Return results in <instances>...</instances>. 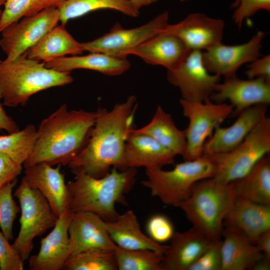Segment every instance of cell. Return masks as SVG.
Here are the masks:
<instances>
[{"instance_id": "cell-42", "label": "cell", "mask_w": 270, "mask_h": 270, "mask_svg": "<svg viewBox=\"0 0 270 270\" xmlns=\"http://www.w3.org/2000/svg\"><path fill=\"white\" fill-rule=\"evenodd\" d=\"M1 97L0 96V100ZM5 130L8 134L15 132L20 130V129L14 120L5 112L0 101V130Z\"/></svg>"}, {"instance_id": "cell-43", "label": "cell", "mask_w": 270, "mask_h": 270, "mask_svg": "<svg viewBox=\"0 0 270 270\" xmlns=\"http://www.w3.org/2000/svg\"><path fill=\"white\" fill-rule=\"evenodd\" d=\"M254 244L264 256L270 258V230L260 234Z\"/></svg>"}, {"instance_id": "cell-16", "label": "cell", "mask_w": 270, "mask_h": 270, "mask_svg": "<svg viewBox=\"0 0 270 270\" xmlns=\"http://www.w3.org/2000/svg\"><path fill=\"white\" fill-rule=\"evenodd\" d=\"M224 26V22L220 19L194 13L177 24H168L162 32L176 36L190 50H202L221 43Z\"/></svg>"}, {"instance_id": "cell-28", "label": "cell", "mask_w": 270, "mask_h": 270, "mask_svg": "<svg viewBox=\"0 0 270 270\" xmlns=\"http://www.w3.org/2000/svg\"><path fill=\"white\" fill-rule=\"evenodd\" d=\"M136 133L148 135L161 146L176 155L182 156L186 149V140L184 130L178 128L172 116L158 106L150 122L138 129Z\"/></svg>"}, {"instance_id": "cell-22", "label": "cell", "mask_w": 270, "mask_h": 270, "mask_svg": "<svg viewBox=\"0 0 270 270\" xmlns=\"http://www.w3.org/2000/svg\"><path fill=\"white\" fill-rule=\"evenodd\" d=\"M190 50L176 36L161 32L130 51L128 55H136L146 63L173 70L181 64Z\"/></svg>"}, {"instance_id": "cell-27", "label": "cell", "mask_w": 270, "mask_h": 270, "mask_svg": "<svg viewBox=\"0 0 270 270\" xmlns=\"http://www.w3.org/2000/svg\"><path fill=\"white\" fill-rule=\"evenodd\" d=\"M83 52L82 43L72 36L65 26L60 24L51 29L26 52L28 58L46 62L67 54H80Z\"/></svg>"}, {"instance_id": "cell-7", "label": "cell", "mask_w": 270, "mask_h": 270, "mask_svg": "<svg viewBox=\"0 0 270 270\" xmlns=\"http://www.w3.org/2000/svg\"><path fill=\"white\" fill-rule=\"evenodd\" d=\"M270 152V118L266 116L235 148L206 156L216 166L214 178L226 184L243 177Z\"/></svg>"}, {"instance_id": "cell-25", "label": "cell", "mask_w": 270, "mask_h": 270, "mask_svg": "<svg viewBox=\"0 0 270 270\" xmlns=\"http://www.w3.org/2000/svg\"><path fill=\"white\" fill-rule=\"evenodd\" d=\"M222 270H252L264 254L240 230L226 227L222 230Z\"/></svg>"}, {"instance_id": "cell-18", "label": "cell", "mask_w": 270, "mask_h": 270, "mask_svg": "<svg viewBox=\"0 0 270 270\" xmlns=\"http://www.w3.org/2000/svg\"><path fill=\"white\" fill-rule=\"evenodd\" d=\"M268 106L263 104L251 106L240 112L230 126H217L204 143L203 154L224 153L235 148L266 116Z\"/></svg>"}, {"instance_id": "cell-8", "label": "cell", "mask_w": 270, "mask_h": 270, "mask_svg": "<svg viewBox=\"0 0 270 270\" xmlns=\"http://www.w3.org/2000/svg\"><path fill=\"white\" fill-rule=\"evenodd\" d=\"M14 196L18 200L21 214L19 233L12 245L24 261L33 249V240L53 228L58 217L40 191L30 186L24 176Z\"/></svg>"}, {"instance_id": "cell-14", "label": "cell", "mask_w": 270, "mask_h": 270, "mask_svg": "<svg viewBox=\"0 0 270 270\" xmlns=\"http://www.w3.org/2000/svg\"><path fill=\"white\" fill-rule=\"evenodd\" d=\"M68 233L70 256L90 250L114 251L117 246L109 234L106 221L92 212H74Z\"/></svg>"}, {"instance_id": "cell-21", "label": "cell", "mask_w": 270, "mask_h": 270, "mask_svg": "<svg viewBox=\"0 0 270 270\" xmlns=\"http://www.w3.org/2000/svg\"><path fill=\"white\" fill-rule=\"evenodd\" d=\"M164 254L162 270H188L213 240L196 228L174 232Z\"/></svg>"}, {"instance_id": "cell-38", "label": "cell", "mask_w": 270, "mask_h": 270, "mask_svg": "<svg viewBox=\"0 0 270 270\" xmlns=\"http://www.w3.org/2000/svg\"><path fill=\"white\" fill-rule=\"evenodd\" d=\"M236 8L232 19L237 26L240 28L244 20L256 13L258 10H270V0H236L232 4Z\"/></svg>"}, {"instance_id": "cell-29", "label": "cell", "mask_w": 270, "mask_h": 270, "mask_svg": "<svg viewBox=\"0 0 270 270\" xmlns=\"http://www.w3.org/2000/svg\"><path fill=\"white\" fill-rule=\"evenodd\" d=\"M236 197L270 205V158H260L243 177L231 182Z\"/></svg>"}, {"instance_id": "cell-46", "label": "cell", "mask_w": 270, "mask_h": 270, "mask_svg": "<svg viewBox=\"0 0 270 270\" xmlns=\"http://www.w3.org/2000/svg\"><path fill=\"white\" fill-rule=\"evenodd\" d=\"M7 0H0V6L4 5Z\"/></svg>"}, {"instance_id": "cell-41", "label": "cell", "mask_w": 270, "mask_h": 270, "mask_svg": "<svg viewBox=\"0 0 270 270\" xmlns=\"http://www.w3.org/2000/svg\"><path fill=\"white\" fill-rule=\"evenodd\" d=\"M245 74L248 79L262 78L270 82V55L252 62Z\"/></svg>"}, {"instance_id": "cell-47", "label": "cell", "mask_w": 270, "mask_h": 270, "mask_svg": "<svg viewBox=\"0 0 270 270\" xmlns=\"http://www.w3.org/2000/svg\"><path fill=\"white\" fill-rule=\"evenodd\" d=\"M2 10L0 9V18L2 15Z\"/></svg>"}, {"instance_id": "cell-23", "label": "cell", "mask_w": 270, "mask_h": 270, "mask_svg": "<svg viewBox=\"0 0 270 270\" xmlns=\"http://www.w3.org/2000/svg\"><path fill=\"white\" fill-rule=\"evenodd\" d=\"M224 225L240 230L254 244L260 234L270 230V205L236 197Z\"/></svg>"}, {"instance_id": "cell-19", "label": "cell", "mask_w": 270, "mask_h": 270, "mask_svg": "<svg viewBox=\"0 0 270 270\" xmlns=\"http://www.w3.org/2000/svg\"><path fill=\"white\" fill-rule=\"evenodd\" d=\"M60 164L54 168L39 163L25 168L24 177L32 188L36 189L46 198L53 212L58 217L70 209V192L60 171Z\"/></svg>"}, {"instance_id": "cell-3", "label": "cell", "mask_w": 270, "mask_h": 270, "mask_svg": "<svg viewBox=\"0 0 270 270\" xmlns=\"http://www.w3.org/2000/svg\"><path fill=\"white\" fill-rule=\"evenodd\" d=\"M137 169L116 167L105 176L95 178L85 173L75 175L66 186L70 195V210L73 212H90L106 222L115 220L119 213L116 204H126V194L134 186Z\"/></svg>"}, {"instance_id": "cell-6", "label": "cell", "mask_w": 270, "mask_h": 270, "mask_svg": "<svg viewBox=\"0 0 270 270\" xmlns=\"http://www.w3.org/2000/svg\"><path fill=\"white\" fill-rule=\"evenodd\" d=\"M146 178L142 184L152 196L166 205L176 206L190 194L196 182L212 178L216 166L210 158L202 154L192 160H184L171 170L146 169Z\"/></svg>"}, {"instance_id": "cell-35", "label": "cell", "mask_w": 270, "mask_h": 270, "mask_svg": "<svg viewBox=\"0 0 270 270\" xmlns=\"http://www.w3.org/2000/svg\"><path fill=\"white\" fill-rule=\"evenodd\" d=\"M17 178L0 188V228L5 238L8 240L14 239L12 228L17 214L20 212L14 200L12 192L17 184Z\"/></svg>"}, {"instance_id": "cell-31", "label": "cell", "mask_w": 270, "mask_h": 270, "mask_svg": "<svg viewBox=\"0 0 270 270\" xmlns=\"http://www.w3.org/2000/svg\"><path fill=\"white\" fill-rule=\"evenodd\" d=\"M118 270H162L164 253L150 249L114 250Z\"/></svg>"}, {"instance_id": "cell-12", "label": "cell", "mask_w": 270, "mask_h": 270, "mask_svg": "<svg viewBox=\"0 0 270 270\" xmlns=\"http://www.w3.org/2000/svg\"><path fill=\"white\" fill-rule=\"evenodd\" d=\"M167 80L179 88L182 98L203 102L214 92L220 76L210 74L204 64L201 50H192L177 68L168 70Z\"/></svg>"}, {"instance_id": "cell-40", "label": "cell", "mask_w": 270, "mask_h": 270, "mask_svg": "<svg viewBox=\"0 0 270 270\" xmlns=\"http://www.w3.org/2000/svg\"><path fill=\"white\" fill-rule=\"evenodd\" d=\"M22 170V164L16 163L7 154L0 152V188L16 178Z\"/></svg>"}, {"instance_id": "cell-2", "label": "cell", "mask_w": 270, "mask_h": 270, "mask_svg": "<svg viewBox=\"0 0 270 270\" xmlns=\"http://www.w3.org/2000/svg\"><path fill=\"white\" fill-rule=\"evenodd\" d=\"M96 112L68 110L64 104L40 122L25 168L39 163L68 164L87 144Z\"/></svg>"}, {"instance_id": "cell-32", "label": "cell", "mask_w": 270, "mask_h": 270, "mask_svg": "<svg viewBox=\"0 0 270 270\" xmlns=\"http://www.w3.org/2000/svg\"><path fill=\"white\" fill-rule=\"evenodd\" d=\"M36 136L34 125L28 124L18 132L0 136V152L22 164L31 154Z\"/></svg>"}, {"instance_id": "cell-26", "label": "cell", "mask_w": 270, "mask_h": 270, "mask_svg": "<svg viewBox=\"0 0 270 270\" xmlns=\"http://www.w3.org/2000/svg\"><path fill=\"white\" fill-rule=\"evenodd\" d=\"M45 65L48 68L60 72L84 68L108 76L120 75L130 66L126 56H116L100 52L59 58L46 62Z\"/></svg>"}, {"instance_id": "cell-48", "label": "cell", "mask_w": 270, "mask_h": 270, "mask_svg": "<svg viewBox=\"0 0 270 270\" xmlns=\"http://www.w3.org/2000/svg\"><path fill=\"white\" fill-rule=\"evenodd\" d=\"M181 1L188 0H180Z\"/></svg>"}, {"instance_id": "cell-5", "label": "cell", "mask_w": 270, "mask_h": 270, "mask_svg": "<svg viewBox=\"0 0 270 270\" xmlns=\"http://www.w3.org/2000/svg\"><path fill=\"white\" fill-rule=\"evenodd\" d=\"M236 198L232 182L222 184L214 177L197 182L180 208L192 226L212 240H220L224 220Z\"/></svg>"}, {"instance_id": "cell-4", "label": "cell", "mask_w": 270, "mask_h": 270, "mask_svg": "<svg viewBox=\"0 0 270 270\" xmlns=\"http://www.w3.org/2000/svg\"><path fill=\"white\" fill-rule=\"evenodd\" d=\"M73 80L70 72L48 68L44 62L28 58L26 52L9 63L0 60V96L7 106H24L36 92Z\"/></svg>"}, {"instance_id": "cell-45", "label": "cell", "mask_w": 270, "mask_h": 270, "mask_svg": "<svg viewBox=\"0 0 270 270\" xmlns=\"http://www.w3.org/2000/svg\"><path fill=\"white\" fill-rule=\"evenodd\" d=\"M134 8L138 12L139 10L143 6L150 5L158 0H130Z\"/></svg>"}, {"instance_id": "cell-10", "label": "cell", "mask_w": 270, "mask_h": 270, "mask_svg": "<svg viewBox=\"0 0 270 270\" xmlns=\"http://www.w3.org/2000/svg\"><path fill=\"white\" fill-rule=\"evenodd\" d=\"M60 21L56 7L46 8L25 16L5 28L2 32L0 46L6 56L3 60L9 63L34 46Z\"/></svg>"}, {"instance_id": "cell-20", "label": "cell", "mask_w": 270, "mask_h": 270, "mask_svg": "<svg viewBox=\"0 0 270 270\" xmlns=\"http://www.w3.org/2000/svg\"><path fill=\"white\" fill-rule=\"evenodd\" d=\"M132 130L126 142L119 170L139 167L162 168L174 162L176 156L174 154L150 136Z\"/></svg>"}, {"instance_id": "cell-36", "label": "cell", "mask_w": 270, "mask_h": 270, "mask_svg": "<svg viewBox=\"0 0 270 270\" xmlns=\"http://www.w3.org/2000/svg\"><path fill=\"white\" fill-rule=\"evenodd\" d=\"M221 240H213L188 270H222Z\"/></svg>"}, {"instance_id": "cell-24", "label": "cell", "mask_w": 270, "mask_h": 270, "mask_svg": "<svg viewBox=\"0 0 270 270\" xmlns=\"http://www.w3.org/2000/svg\"><path fill=\"white\" fill-rule=\"evenodd\" d=\"M106 222L112 240L119 248L150 249L164 254L168 248V245L155 242L142 232L136 216L132 210L120 214L115 220Z\"/></svg>"}, {"instance_id": "cell-39", "label": "cell", "mask_w": 270, "mask_h": 270, "mask_svg": "<svg viewBox=\"0 0 270 270\" xmlns=\"http://www.w3.org/2000/svg\"><path fill=\"white\" fill-rule=\"evenodd\" d=\"M24 268L21 256L0 231V270H23Z\"/></svg>"}, {"instance_id": "cell-30", "label": "cell", "mask_w": 270, "mask_h": 270, "mask_svg": "<svg viewBox=\"0 0 270 270\" xmlns=\"http://www.w3.org/2000/svg\"><path fill=\"white\" fill-rule=\"evenodd\" d=\"M58 8L60 12V21L64 26L70 20L101 9L116 10L132 17H136L139 14L130 0H66Z\"/></svg>"}, {"instance_id": "cell-17", "label": "cell", "mask_w": 270, "mask_h": 270, "mask_svg": "<svg viewBox=\"0 0 270 270\" xmlns=\"http://www.w3.org/2000/svg\"><path fill=\"white\" fill-rule=\"evenodd\" d=\"M74 212L68 210L58 218L52 230L41 239L37 254L28 258L30 270H60L70 256L68 228Z\"/></svg>"}, {"instance_id": "cell-33", "label": "cell", "mask_w": 270, "mask_h": 270, "mask_svg": "<svg viewBox=\"0 0 270 270\" xmlns=\"http://www.w3.org/2000/svg\"><path fill=\"white\" fill-rule=\"evenodd\" d=\"M64 270H118L114 251L90 250L70 256Z\"/></svg>"}, {"instance_id": "cell-11", "label": "cell", "mask_w": 270, "mask_h": 270, "mask_svg": "<svg viewBox=\"0 0 270 270\" xmlns=\"http://www.w3.org/2000/svg\"><path fill=\"white\" fill-rule=\"evenodd\" d=\"M168 13L165 12L140 26L125 29L116 23L110 31L93 40L82 42L84 51L116 56H127L138 46L161 33L168 25Z\"/></svg>"}, {"instance_id": "cell-44", "label": "cell", "mask_w": 270, "mask_h": 270, "mask_svg": "<svg viewBox=\"0 0 270 270\" xmlns=\"http://www.w3.org/2000/svg\"><path fill=\"white\" fill-rule=\"evenodd\" d=\"M252 270H270V258L265 256L257 261L252 266Z\"/></svg>"}, {"instance_id": "cell-15", "label": "cell", "mask_w": 270, "mask_h": 270, "mask_svg": "<svg viewBox=\"0 0 270 270\" xmlns=\"http://www.w3.org/2000/svg\"><path fill=\"white\" fill-rule=\"evenodd\" d=\"M210 99L215 102L228 100L234 110L232 114L238 116L244 110L254 105L270 103V82L262 78L244 80L236 76L218 83Z\"/></svg>"}, {"instance_id": "cell-37", "label": "cell", "mask_w": 270, "mask_h": 270, "mask_svg": "<svg viewBox=\"0 0 270 270\" xmlns=\"http://www.w3.org/2000/svg\"><path fill=\"white\" fill-rule=\"evenodd\" d=\"M146 228L148 236L160 244L170 240L174 232L170 220L160 214H155L150 218Z\"/></svg>"}, {"instance_id": "cell-1", "label": "cell", "mask_w": 270, "mask_h": 270, "mask_svg": "<svg viewBox=\"0 0 270 270\" xmlns=\"http://www.w3.org/2000/svg\"><path fill=\"white\" fill-rule=\"evenodd\" d=\"M138 105L136 98L131 95L110 110L98 108L87 144L68 164L74 174L84 172L99 178L111 166L119 168L126 142L134 128Z\"/></svg>"}, {"instance_id": "cell-34", "label": "cell", "mask_w": 270, "mask_h": 270, "mask_svg": "<svg viewBox=\"0 0 270 270\" xmlns=\"http://www.w3.org/2000/svg\"><path fill=\"white\" fill-rule=\"evenodd\" d=\"M66 0H7L0 18V32L22 18L50 7H58Z\"/></svg>"}, {"instance_id": "cell-13", "label": "cell", "mask_w": 270, "mask_h": 270, "mask_svg": "<svg viewBox=\"0 0 270 270\" xmlns=\"http://www.w3.org/2000/svg\"><path fill=\"white\" fill-rule=\"evenodd\" d=\"M264 34L258 31L243 44L226 46L220 43L202 52L204 64L210 72L223 76L226 78L236 76L238 69L243 64L258 58Z\"/></svg>"}, {"instance_id": "cell-9", "label": "cell", "mask_w": 270, "mask_h": 270, "mask_svg": "<svg viewBox=\"0 0 270 270\" xmlns=\"http://www.w3.org/2000/svg\"><path fill=\"white\" fill-rule=\"evenodd\" d=\"M183 115L189 120L184 130L186 140V149L182 156L184 160H192L203 154L206 141L220 126L232 114V104L214 102L210 98L203 102L180 100Z\"/></svg>"}]
</instances>
